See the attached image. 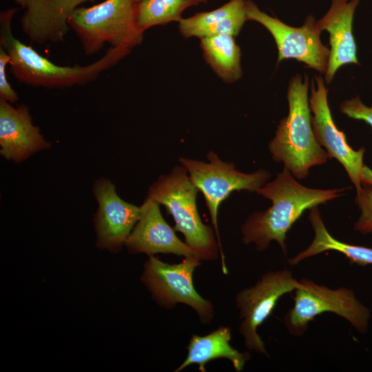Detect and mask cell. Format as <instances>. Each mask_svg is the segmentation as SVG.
Here are the masks:
<instances>
[{
    "instance_id": "1",
    "label": "cell",
    "mask_w": 372,
    "mask_h": 372,
    "mask_svg": "<svg viewBox=\"0 0 372 372\" xmlns=\"http://www.w3.org/2000/svg\"><path fill=\"white\" fill-rule=\"evenodd\" d=\"M344 189H319L307 187L296 181L284 168L276 178L256 192L271 200L263 211L251 214L241 227L242 242L253 243L256 249H267L273 240L287 254V234L303 212L342 195Z\"/></svg>"
},
{
    "instance_id": "2",
    "label": "cell",
    "mask_w": 372,
    "mask_h": 372,
    "mask_svg": "<svg viewBox=\"0 0 372 372\" xmlns=\"http://www.w3.org/2000/svg\"><path fill=\"white\" fill-rule=\"evenodd\" d=\"M17 12V8H11L0 13V47L10 56V69L14 78L26 85L48 89L84 85L96 80L131 51L111 47L102 57L86 65H59L14 37L11 23Z\"/></svg>"
},
{
    "instance_id": "3",
    "label": "cell",
    "mask_w": 372,
    "mask_h": 372,
    "mask_svg": "<svg viewBox=\"0 0 372 372\" xmlns=\"http://www.w3.org/2000/svg\"><path fill=\"white\" fill-rule=\"evenodd\" d=\"M309 81L300 74L290 81L287 90L289 114L282 119L269 149L275 161L282 162L293 176L302 179L309 169L329 158L318 143L311 123L308 99Z\"/></svg>"
},
{
    "instance_id": "4",
    "label": "cell",
    "mask_w": 372,
    "mask_h": 372,
    "mask_svg": "<svg viewBox=\"0 0 372 372\" xmlns=\"http://www.w3.org/2000/svg\"><path fill=\"white\" fill-rule=\"evenodd\" d=\"M198 192L186 169L176 165L152 185L147 197L165 206L174 220V229L183 235L198 259L214 260L220 254L218 243L214 229L200 217L196 203Z\"/></svg>"
},
{
    "instance_id": "5",
    "label": "cell",
    "mask_w": 372,
    "mask_h": 372,
    "mask_svg": "<svg viewBox=\"0 0 372 372\" xmlns=\"http://www.w3.org/2000/svg\"><path fill=\"white\" fill-rule=\"evenodd\" d=\"M136 7L135 0H105L90 7L81 6L70 15L68 25L86 55L99 52L105 43L132 50L143 37Z\"/></svg>"
},
{
    "instance_id": "6",
    "label": "cell",
    "mask_w": 372,
    "mask_h": 372,
    "mask_svg": "<svg viewBox=\"0 0 372 372\" xmlns=\"http://www.w3.org/2000/svg\"><path fill=\"white\" fill-rule=\"evenodd\" d=\"M207 158L209 162L183 157L179 158V162L187 171L192 183L204 196L218 240L222 271L227 274L218 225L219 207L234 191L257 192L271 175L264 169L249 174L240 172L234 163L223 161L213 151L207 154Z\"/></svg>"
},
{
    "instance_id": "7",
    "label": "cell",
    "mask_w": 372,
    "mask_h": 372,
    "mask_svg": "<svg viewBox=\"0 0 372 372\" xmlns=\"http://www.w3.org/2000/svg\"><path fill=\"white\" fill-rule=\"evenodd\" d=\"M294 290L293 306L284 317L288 332L302 336L309 323L317 316L331 312L344 318L360 333L369 329L370 309L355 296L353 290L342 287L331 289L303 278Z\"/></svg>"
},
{
    "instance_id": "8",
    "label": "cell",
    "mask_w": 372,
    "mask_h": 372,
    "mask_svg": "<svg viewBox=\"0 0 372 372\" xmlns=\"http://www.w3.org/2000/svg\"><path fill=\"white\" fill-rule=\"evenodd\" d=\"M200 262L192 256L170 264L151 256L144 263L141 280L159 306L172 309L178 304L187 305L201 322L207 324L214 316V304L198 293L193 282L194 272Z\"/></svg>"
},
{
    "instance_id": "9",
    "label": "cell",
    "mask_w": 372,
    "mask_h": 372,
    "mask_svg": "<svg viewBox=\"0 0 372 372\" xmlns=\"http://www.w3.org/2000/svg\"><path fill=\"white\" fill-rule=\"evenodd\" d=\"M300 285L290 270L271 271L252 287L237 293L235 301L241 320L238 330L248 350L269 358L258 329L271 315L278 300Z\"/></svg>"
},
{
    "instance_id": "10",
    "label": "cell",
    "mask_w": 372,
    "mask_h": 372,
    "mask_svg": "<svg viewBox=\"0 0 372 372\" xmlns=\"http://www.w3.org/2000/svg\"><path fill=\"white\" fill-rule=\"evenodd\" d=\"M245 8L247 20L262 24L273 37L278 50V63L294 59L325 74L330 50L322 43L321 32L313 16L308 17L301 27L295 28L268 15L250 0H245Z\"/></svg>"
},
{
    "instance_id": "11",
    "label": "cell",
    "mask_w": 372,
    "mask_h": 372,
    "mask_svg": "<svg viewBox=\"0 0 372 372\" xmlns=\"http://www.w3.org/2000/svg\"><path fill=\"white\" fill-rule=\"evenodd\" d=\"M317 87L311 83L310 108L313 112L311 123L318 143L325 147L329 158H335L344 167L356 192L362 185L361 172L364 167L365 148L354 150L349 144L343 132L333 122L327 101L328 90L323 79L316 76Z\"/></svg>"
},
{
    "instance_id": "12",
    "label": "cell",
    "mask_w": 372,
    "mask_h": 372,
    "mask_svg": "<svg viewBox=\"0 0 372 372\" xmlns=\"http://www.w3.org/2000/svg\"><path fill=\"white\" fill-rule=\"evenodd\" d=\"M93 192L98 202L94 217L96 246L101 249L118 252L141 216V206L121 198L114 184L106 178L96 180Z\"/></svg>"
},
{
    "instance_id": "13",
    "label": "cell",
    "mask_w": 372,
    "mask_h": 372,
    "mask_svg": "<svg viewBox=\"0 0 372 372\" xmlns=\"http://www.w3.org/2000/svg\"><path fill=\"white\" fill-rule=\"evenodd\" d=\"M160 204L147 196L141 205V216L125 241L130 254H174L185 258L195 256L194 250L176 234L164 219Z\"/></svg>"
},
{
    "instance_id": "14",
    "label": "cell",
    "mask_w": 372,
    "mask_h": 372,
    "mask_svg": "<svg viewBox=\"0 0 372 372\" xmlns=\"http://www.w3.org/2000/svg\"><path fill=\"white\" fill-rule=\"evenodd\" d=\"M23 9L20 19L23 32L34 43H56L64 41L70 30L72 12L87 2L96 0H14Z\"/></svg>"
},
{
    "instance_id": "15",
    "label": "cell",
    "mask_w": 372,
    "mask_h": 372,
    "mask_svg": "<svg viewBox=\"0 0 372 372\" xmlns=\"http://www.w3.org/2000/svg\"><path fill=\"white\" fill-rule=\"evenodd\" d=\"M0 153L6 159L20 163L50 144L32 123L25 105L14 107L0 99Z\"/></svg>"
},
{
    "instance_id": "16",
    "label": "cell",
    "mask_w": 372,
    "mask_h": 372,
    "mask_svg": "<svg viewBox=\"0 0 372 372\" xmlns=\"http://www.w3.org/2000/svg\"><path fill=\"white\" fill-rule=\"evenodd\" d=\"M359 0H331L327 12L317 21L318 30L329 33L330 54L324 81L329 83L338 70L347 64H359L353 34L354 12Z\"/></svg>"
},
{
    "instance_id": "17",
    "label": "cell",
    "mask_w": 372,
    "mask_h": 372,
    "mask_svg": "<svg viewBox=\"0 0 372 372\" xmlns=\"http://www.w3.org/2000/svg\"><path fill=\"white\" fill-rule=\"evenodd\" d=\"M231 340V330L226 326H220L205 335L193 334L186 347L187 356L174 371L180 372L190 365L196 364L200 372H205V365L209 362L220 358L230 361L236 371H242L250 355L234 348L230 344Z\"/></svg>"
},
{
    "instance_id": "18",
    "label": "cell",
    "mask_w": 372,
    "mask_h": 372,
    "mask_svg": "<svg viewBox=\"0 0 372 372\" xmlns=\"http://www.w3.org/2000/svg\"><path fill=\"white\" fill-rule=\"evenodd\" d=\"M246 20L245 0H229L213 10L183 18L178 22V28L185 38L201 39L218 34L236 37Z\"/></svg>"
},
{
    "instance_id": "19",
    "label": "cell",
    "mask_w": 372,
    "mask_h": 372,
    "mask_svg": "<svg viewBox=\"0 0 372 372\" xmlns=\"http://www.w3.org/2000/svg\"><path fill=\"white\" fill-rule=\"evenodd\" d=\"M309 219L314 231L310 245L293 258L289 259L291 265L327 251H335L344 255L352 263L366 266L372 265V248L351 245L333 237L327 229L317 207L310 209Z\"/></svg>"
},
{
    "instance_id": "20",
    "label": "cell",
    "mask_w": 372,
    "mask_h": 372,
    "mask_svg": "<svg viewBox=\"0 0 372 372\" xmlns=\"http://www.w3.org/2000/svg\"><path fill=\"white\" fill-rule=\"evenodd\" d=\"M200 39L203 57L218 76L227 83L241 78V52L234 36L218 34Z\"/></svg>"
},
{
    "instance_id": "21",
    "label": "cell",
    "mask_w": 372,
    "mask_h": 372,
    "mask_svg": "<svg viewBox=\"0 0 372 372\" xmlns=\"http://www.w3.org/2000/svg\"><path fill=\"white\" fill-rule=\"evenodd\" d=\"M207 0H142L137 3V23L143 32L148 28L172 21L179 22L189 7Z\"/></svg>"
},
{
    "instance_id": "22",
    "label": "cell",
    "mask_w": 372,
    "mask_h": 372,
    "mask_svg": "<svg viewBox=\"0 0 372 372\" xmlns=\"http://www.w3.org/2000/svg\"><path fill=\"white\" fill-rule=\"evenodd\" d=\"M355 203L360 209V216L354 224L355 231L362 234L372 233V186L362 183L357 192Z\"/></svg>"
},
{
    "instance_id": "23",
    "label": "cell",
    "mask_w": 372,
    "mask_h": 372,
    "mask_svg": "<svg viewBox=\"0 0 372 372\" xmlns=\"http://www.w3.org/2000/svg\"><path fill=\"white\" fill-rule=\"evenodd\" d=\"M340 111L351 118L364 121L372 127V105H366L358 96L344 101L340 105Z\"/></svg>"
},
{
    "instance_id": "24",
    "label": "cell",
    "mask_w": 372,
    "mask_h": 372,
    "mask_svg": "<svg viewBox=\"0 0 372 372\" xmlns=\"http://www.w3.org/2000/svg\"><path fill=\"white\" fill-rule=\"evenodd\" d=\"M10 60L8 54L0 47V99L13 104L19 100V97L6 76V68Z\"/></svg>"
},
{
    "instance_id": "25",
    "label": "cell",
    "mask_w": 372,
    "mask_h": 372,
    "mask_svg": "<svg viewBox=\"0 0 372 372\" xmlns=\"http://www.w3.org/2000/svg\"><path fill=\"white\" fill-rule=\"evenodd\" d=\"M362 183L372 186V169L364 165L361 172Z\"/></svg>"
},
{
    "instance_id": "26",
    "label": "cell",
    "mask_w": 372,
    "mask_h": 372,
    "mask_svg": "<svg viewBox=\"0 0 372 372\" xmlns=\"http://www.w3.org/2000/svg\"><path fill=\"white\" fill-rule=\"evenodd\" d=\"M137 3L142 1V0H135Z\"/></svg>"
}]
</instances>
